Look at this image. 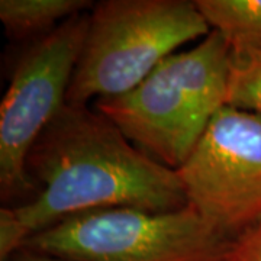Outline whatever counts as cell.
I'll return each instance as SVG.
<instances>
[{"label": "cell", "mask_w": 261, "mask_h": 261, "mask_svg": "<svg viewBox=\"0 0 261 261\" xmlns=\"http://www.w3.org/2000/svg\"><path fill=\"white\" fill-rule=\"evenodd\" d=\"M27 173L37 193L13 207L31 237L89 211L187 206L177 171L151 159L87 106L65 103L60 109L29 151Z\"/></svg>", "instance_id": "obj_1"}, {"label": "cell", "mask_w": 261, "mask_h": 261, "mask_svg": "<svg viewBox=\"0 0 261 261\" xmlns=\"http://www.w3.org/2000/svg\"><path fill=\"white\" fill-rule=\"evenodd\" d=\"M231 45L212 29L195 47L163 60L128 93L94 102L151 159L177 170L225 106Z\"/></svg>", "instance_id": "obj_2"}, {"label": "cell", "mask_w": 261, "mask_h": 261, "mask_svg": "<svg viewBox=\"0 0 261 261\" xmlns=\"http://www.w3.org/2000/svg\"><path fill=\"white\" fill-rule=\"evenodd\" d=\"M211 31L196 0L94 3L65 103L87 106L128 93L163 60Z\"/></svg>", "instance_id": "obj_3"}, {"label": "cell", "mask_w": 261, "mask_h": 261, "mask_svg": "<svg viewBox=\"0 0 261 261\" xmlns=\"http://www.w3.org/2000/svg\"><path fill=\"white\" fill-rule=\"evenodd\" d=\"M231 241L193 206L97 209L34 233L23 250L67 261H225Z\"/></svg>", "instance_id": "obj_4"}, {"label": "cell", "mask_w": 261, "mask_h": 261, "mask_svg": "<svg viewBox=\"0 0 261 261\" xmlns=\"http://www.w3.org/2000/svg\"><path fill=\"white\" fill-rule=\"evenodd\" d=\"M89 13L75 15L20 57L0 105V192L3 200L35 190L29 151L65 105L83 48Z\"/></svg>", "instance_id": "obj_5"}, {"label": "cell", "mask_w": 261, "mask_h": 261, "mask_svg": "<svg viewBox=\"0 0 261 261\" xmlns=\"http://www.w3.org/2000/svg\"><path fill=\"white\" fill-rule=\"evenodd\" d=\"M187 205L229 240L261 224V118L224 106L176 170Z\"/></svg>", "instance_id": "obj_6"}, {"label": "cell", "mask_w": 261, "mask_h": 261, "mask_svg": "<svg viewBox=\"0 0 261 261\" xmlns=\"http://www.w3.org/2000/svg\"><path fill=\"white\" fill-rule=\"evenodd\" d=\"M93 5L89 0H2L0 20L12 39H41Z\"/></svg>", "instance_id": "obj_7"}, {"label": "cell", "mask_w": 261, "mask_h": 261, "mask_svg": "<svg viewBox=\"0 0 261 261\" xmlns=\"http://www.w3.org/2000/svg\"><path fill=\"white\" fill-rule=\"evenodd\" d=\"M196 5L229 45L261 48V0H196Z\"/></svg>", "instance_id": "obj_8"}, {"label": "cell", "mask_w": 261, "mask_h": 261, "mask_svg": "<svg viewBox=\"0 0 261 261\" xmlns=\"http://www.w3.org/2000/svg\"><path fill=\"white\" fill-rule=\"evenodd\" d=\"M225 106L261 118V48L231 45Z\"/></svg>", "instance_id": "obj_9"}, {"label": "cell", "mask_w": 261, "mask_h": 261, "mask_svg": "<svg viewBox=\"0 0 261 261\" xmlns=\"http://www.w3.org/2000/svg\"><path fill=\"white\" fill-rule=\"evenodd\" d=\"M28 229L19 219L13 206L0 209V261H10L25 248L29 240Z\"/></svg>", "instance_id": "obj_10"}, {"label": "cell", "mask_w": 261, "mask_h": 261, "mask_svg": "<svg viewBox=\"0 0 261 261\" xmlns=\"http://www.w3.org/2000/svg\"><path fill=\"white\" fill-rule=\"evenodd\" d=\"M225 261H261V224L233 238Z\"/></svg>", "instance_id": "obj_11"}, {"label": "cell", "mask_w": 261, "mask_h": 261, "mask_svg": "<svg viewBox=\"0 0 261 261\" xmlns=\"http://www.w3.org/2000/svg\"><path fill=\"white\" fill-rule=\"evenodd\" d=\"M10 261H67L58 257H53L48 254H42V252L29 251V250H22L19 251Z\"/></svg>", "instance_id": "obj_12"}]
</instances>
